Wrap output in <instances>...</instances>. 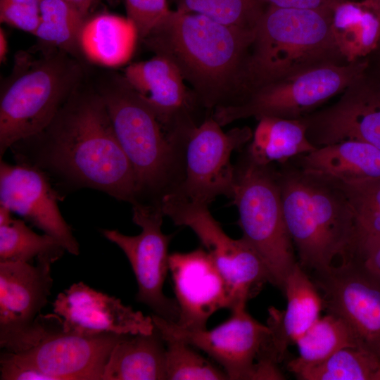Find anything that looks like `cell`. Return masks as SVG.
I'll return each instance as SVG.
<instances>
[{
    "label": "cell",
    "mask_w": 380,
    "mask_h": 380,
    "mask_svg": "<svg viewBox=\"0 0 380 380\" xmlns=\"http://www.w3.org/2000/svg\"><path fill=\"white\" fill-rule=\"evenodd\" d=\"M15 144L18 162L51 173L75 188H91L131 204L137 201L132 165L100 94L75 95L39 134Z\"/></svg>",
    "instance_id": "obj_1"
},
{
    "label": "cell",
    "mask_w": 380,
    "mask_h": 380,
    "mask_svg": "<svg viewBox=\"0 0 380 380\" xmlns=\"http://www.w3.org/2000/svg\"><path fill=\"white\" fill-rule=\"evenodd\" d=\"M255 35V28L176 9L141 41L176 65L198 104L215 110L239 101Z\"/></svg>",
    "instance_id": "obj_2"
},
{
    "label": "cell",
    "mask_w": 380,
    "mask_h": 380,
    "mask_svg": "<svg viewBox=\"0 0 380 380\" xmlns=\"http://www.w3.org/2000/svg\"><path fill=\"white\" fill-rule=\"evenodd\" d=\"M333 9L267 6L255 27L238 103L267 84L318 66L348 63L332 32Z\"/></svg>",
    "instance_id": "obj_3"
},
{
    "label": "cell",
    "mask_w": 380,
    "mask_h": 380,
    "mask_svg": "<svg viewBox=\"0 0 380 380\" xmlns=\"http://www.w3.org/2000/svg\"><path fill=\"white\" fill-rule=\"evenodd\" d=\"M286 227L299 265L312 273L353 256L357 245L355 213L343 191L298 167L277 171Z\"/></svg>",
    "instance_id": "obj_4"
},
{
    "label": "cell",
    "mask_w": 380,
    "mask_h": 380,
    "mask_svg": "<svg viewBox=\"0 0 380 380\" xmlns=\"http://www.w3.org/2000/svg\"><path fill=\"white\" fill-rule=\"evenodd\" d=\"M99 94L133 168L136 202L160 204L162 198L175 192L183 181L186 142L167 134L153 111L123 77Z\"/></svg>",
    "instance_id": "obj_5"
},
{
    "label": "cell",
    "mask_w": 380,
    "mask_h": 380,
    "mask_svg": "<svg viewBox=\"0 0 380 380\" xmlns=\"http://www.w3.org/2000/svg\"><path fill=\"white\" fill-rule=\"evenodd\" d=\"M13 77L1 94L0 158L15 144L45 129L75 93L80 70L64 54L37 60L19 57Z\"/></svg>",
    "instance_id": "obj_6"
},
{
    "label": "cell",
    "mask_w": 380,
    "mask_h": 380,
    "mask_svg": "<svg viewBox=\"0 0 380 380\" xmlns=\"http://www.w3.org/2000/svg\"><path fill=\"white\" fill-rule=\"evenodd\" d=\"M231 199L238 210L242 238L261 258L270 283L283 292L298 260L285 222L277 171L246 155L236 166Z\"/></svg>",
    "instance_id": "obj_7"
},
{
    "label": "cell",
    "mask_w": 380,
    "mask_h": 380,
    "mask_svg": "<svg viewBox=\"0 0 380 380\" xmlns=\"http://www.w3.org/2000/svg\"><path fill=\"white\" fill-rule=\"evenodd\" d=\"M366 65L363 58L313 68L260 87L237 104L215 108L212 115L221 126L248 118L299 119L343 92Z\"/></svg>",
    "instance_id": "obj_8"
},
{
    "label": "cell",
    "mask_w": 380,
    "mask_h": 380,
    "mask_svg": "<svg viewBox=\"0 0 380 380\" xmlns=\"http://www.w3.org/2000/svg\"><path fill=\"white\" fill-rule=\"evenodd\" d=\"M55 260L37 258L26 262H0V346L17 353L36 345L61 317L42 315L53 286L51 265Z\"/></svg>",
    "instance_id": "obj_9"
},
{
    "label": "cell",
    "mask_w": 380,
    "mask_h": 380,
    "mask_svg": "<svg viewBox=\"0 0 380 380\" xmlns=\"http://www.w3.org/2000/svg\"><path fill=\"white\" fill-rule=\"evenodd\" d=\"M160 205L175 224L187 227L197 236L225 279L234 307L247 303L270 282L267 269L255 251L243 238L229 236L210 213L208 205L169 194Z\"/></svg>",
    "instance_id": "obj_10"
},
{
    "label": "cell",
    "mask_w": 380,
    "mask_h": 380,
    "mask_svg": "<svg viewBox=\"0 0 380 380\" xmlns=\"http://www.w3.org/2000/svg\"><path fill=\"white\" fill-rule=\"evenodd\" d=\"M230 317L211 330L182 327L151 315L163 338L179 339L205 353L223 367L229 379H256L257 362L270 359L271 330L246 310V303L232 310Z\"/></svg>",
    "instance_id": "obj_11"
},
{
    "label": "cell",
    "mask_w": 380,
    "mask_h": 380,
    "mask_svg": "<svg viewBox=\"0 0 380 380\" xmlns=\"http://www.w3.org/2000/svg\"><path fill=\"white\" fill-rule=\"evenodd\" d=\"M312 274L323 310L341 319L358 347L380 361V277L355 255Z\"/></svg>",
    "instance_id": "obj_12"
},
{
    "label": "cell",
    "mask_w": 380,
    "mask_h": 380,
    "mask_svg": "<svg viewBox=\"0 0 380 380\" xmlns=\"http://www.w3.org/2000/svg\"><path fill=\"white\" fill-rule=\"evenodd\" d=\"M213 115L189 132L184 154V177L173 193L190 201L209 205L217 197L232 198L236 166L231 162L234 151L252 139L248 127L224 132Z\"/></svg>",
    "instance_id": "obj_13"
},
{
    "label": "cell",
    "mask_w": 380,
    "mask_h": 380,
    "mask_svg": "<svg viewBox=\"0 0 380 380\" xmlns=\"http://www.w3.org/2000/svg\"><path fill=\"white\" fill-rule=\"evenodd\" d=\"M132 205V220L141 227L140 234L128 236L117 229H102L101 233L127 258L137 283V300L150 308L153 314L177 322L178 304L163 291L169 270L168 247L172 238V234L162 231L165 215L159 204L136 202Z\"/></svg>",
    "instance_id": "obj_14"
},
{
    "label": "cell",
    "mask_w": 380,
    "mask_h": 380,
    "mask_svg": "<svg viewBox=\"0 0 380 380\" xmlns=\"http://www.w3.org/2000/svg\"><path fill=\"white\" fill-rule=\"evenodd\" d=\"M123 335L66 332L61 319L36 345L11 353L50 380H102L111 350Z\"/></svg>",
    "instance_id": "obj_15"
},
{
    "label": "cell",
    "mask_w": 380,
    "mask_h": 380,
    "mask_svg": "<svg viewBox=\"0 0 380 380\" xmlns=\"http://www.w3.org/2000/svg\"><path fill=\"white\" fill-rule=\"evenodd\" d=\"M59 199L43 170L30 163L11 165L1 159L0 205L54 237L69 253L77 255L79 243L61 215Z\"/></svg>",
    "instance_id": "obj_16"
},
{
    "label": "cell",
    "mask_w": 380,
    "mask_h": 380,
    "mask_svg": "<svg viewBox=\"0 0 380 380\" xmlns=\"http://www.w3.org/2000/svg\"><path fill=\"white\" fill-rule=\"evenodd\" d=\"M334 104L300 119L315 146L345 141L368 143L380 150V87L363 75Z\"/></svg>",
    "instance_id": "obj_17"
},
{
    "label": "cell",
    "mask_w": 380,
    "mask_h": 380,
    "mask_svg": "<svg viewBox=\"0 0 380 380\" xmlns=\"http://www.w3.org/2000/svg\"><path fill=\"white\" fill-rule=\"evenodd\" d=\"M168 263L179 311L176 324L205 329L215 312L234 307L226 281L205 248L171 253Z\"/></svg>",
    "instance_id": "obj_18"
},
{
    "label": "cell",
    "mask_w": 380,
    "mask_h": 380,
    "mask_svg": "<svg viewBox=\"0 0 380 380\" xmlns=\"http://www.w3.org/2000/svg\"><path fill=\"white\" fill-rule=\"evenodd\" d=\"M123 77L153 111L167 134L185 141L190 130L198 125L191 115L194 103L197 101L189 94L176 65L156 55L128 65Z\"/></svg>",
    "instance_id": "obj_19"
},
{
    "label": "cell",
    "mask_w": 380,
    "mask_h": 380,
    "mask_svg": "<svg viewBox=\"0 0 380 380\" xmlns=\"http://www.w3.org/2000/svg\"><path fill=\"white\" fill-rule=\"evenodd\" d=\"M53 310L62 319L63 331L82 335L150 334L155 329L151 315L146 316L82 281L58 293Z\"/></svg>",
    "instance_id": "obj_20"
},
{
    "label": "cell",
    "mask_w": 380,
    "mask_h": 380,
    "mask_svg": "<svg viewBox=\"0 0 380 380\" xmlns=\"http://www.w3.org/2000/svg\"><path fill=\"white\" fill-rule=\"evenodd\" d=\"M283 293L286 298V308L268 310L270 354L278 363L284 358L289 346L296 344L320 317L323 310L322 298L317 286L298 262L286 278Z\"/></svg>",
    "instance_id": "obj_21"
},
{
    "label": "cell",
    "mask_w": 380,
    "mask_h": 380,
    "mask_svg": "<svg viewBox=\"0 0 380 380\" xmlns=\"http://www.w3.org/2000/svg\"><path fill=\"white\" fill-rule=\"evenodd\" d=\"M296 158L302 171L336 186L380 177V150L360 141L322 146Z\"/></svg>",
    "instance_id": "obj_22"
},
{
    "label": "cell",
    "mask_w": 380,
    "mask_h": 380,
    "mask_svg": "<svg viewBox=\"0 0 380 380\" xmlns=\"http://www.w3.org/2000/svg\"><path fill=\"white\" fill-rule=\"evenodd\" d=\"M163 379L165 343L155 327L150 334H124L111 350L102 380Z\"/></svg>",
    "instance_id": "obj_23"
},
{
    "label": "cell",
    "mask_w": 380,
    "mask_h": 380,
    "mask_svg": "<svg viewBox=\"0 0 380 380\" xmlns=\"http://www.w3.org/2000/svg\"><path fill=\"white\" fill-rule=\"evenodd\" d=\"M138 39L137 30L127 17L102 13L85 20L78 44L89 61L115 68L128 63Z\"/></svg>",
    "instance_id": "obj_24"
},
{
    "label": "cell",
    "mask_w": 380,
    "mask_h": 380,
    "mask_svg": "<svg viewBox=\"0 0 380 380\" xmlns=\"http://www.w3.org/2000/svg\"><path fill=\"white\" fill-rule=\"evenodd\" d=\"M246 155L257 164H285L293 158L316 149L299 119L265 116L258 119Z\"/></svg>",
    "instance_id": "obj_25"
},
{
    "label": "cell",
    "mask_w": 380,
    "mask_h": 380,
    "mask_svg": "<svg viewBox=\"0 0 380 380\" xmlns=\"http://www.w3.org/2000/svg\"><path fill=\"white\" fill-rule=\"evenodd\" d=\"M332 32L347 62L366 58L380 40V17L368 0L355 3L346 0L332 13Z\"/></svg>",
    "instance_id": "obj_26"
},
{
    "label": "cell",
    "mask_w": 380,
    "mask_h": 380,
    "mask_svg": "<svg viewBox=\"0 0 380 380\" xmlns=\"http://www.w3.org/2000/svg\"><path fill=\"white\" fill-rule=\"evenodd\" d=\"M297 357L287 365L294 375L314 367L345 347H358L348 326L339 317L327 313L319 317L296 341Z\"/></svg>",
    "instance_id": "obj_27"
},
{
    "label": "cell",
    "mask_w": 380,
    "mask_h": 380,
    "mask_svg": "<svg viewBox=\"0 0 380 380\" xmlns=\"http://www.w3.org/2000/svg\"><path fill=\"white\" fill-rule=\"evenodd\" d=\"M11 213L0 205V262H30L39 257L57 261L62 257L66 251L54 237L37 234Z\"/></svg>",
    "instance_id": "obj_28"
},
{
    "label": "cell",
    "mask_w": 380,
    "mask_h": 380,
    "mask_svg": "<svg viewBox=\"0 0 380 380\" xmlns=\"http://www.w3.org/2000/svg\"><path fill=\"white\" fill-rule=\"evenodd\" d=\"M40 22L34 33L42 42L70 53L79 49L81 29L87 20L66 0H40Z\"/></svg>",
    "instance_id": "obj_29"
},
{
    "label": "cell",
    "mask_w": 380,
    "mask_h": 380,
    "mask_svg": "<svg viewBox=\"0 0 380 380\" xmlns=\"http://www.w3.org/2000/svg\"><path fill=\"white\" fill-rule=\"evenodd\" d=\"M380 361L357 347H345L295 376L300 380H376Z\"/></svg>",
    "instance_id": "obj_30"
},
{
    "label": "cell",
    "mask_w": 380,
    "mask_h": 380,
    "mask_svg": "<svg viewBox=\"0 0 380 380\" xmlns=\"http://www.w3.org/2000/svg\"><path fill=\"white\" fill-rule=\"evenodd\" d=\"M163 339L165 343L166 379H229L224 370L201 355L192 346L179 339Z\"/></svg>",
    "instance_id": "obj_31"
},
{
    "label": "cell",
    "mask_w": 380,
    "mask_h": 380,
    "mask_svg": "<svg viewBox=\"0 0 380 380\" xmlns=\"http://www.w3.org/2000/svg\"><path fill=\"white\" fill-rule=\"evenodd\" d=\"M265 8L256 0H177V8L246 29L255 28Z\"/></svg>",
    "instance_id": "obj_32"
},
{
    "label": "cell",
    "mask_w": 380,
    "mask_h": 380,
    "mask_svg": "<svg viewBox=\"0 0 380 380\" xmlns=\"http://www.w3.org/2000/svg\"><path fill=\"white\" fill-rule=\"evenodd\" d=\"M336 186L343 191L355 213L357 242L366 236H379L380 177Z\"/></svg>",
    "instance_id": "obj_33"
},
{
    "label": "cell",
    "mask_w": 380,
    "mask_h": 380,
    "mask_svg": "<svg viewBox=\"0 0 380 380\" xmlns=\"http://www.w3.org/2000/svg\"><path fill=\"white\" fill-rule=\"evenodd\" d=\"M127 17L134 24L143 40L163 23L171 10L167 0H126Z\"/></svg>",
    "instance_id": "obj_34"
},
{
    "label": "cell",
    "mask_w": 380,
    "mask_h": 380,
    "mask_svg": "<svg viewBox=\"0 0 380 380\" xmlns=\"http://www.w3.org/2000/svg\"><path fill=\"white\" fill-rule=\"evenodd\" d=\"M40 0H0L1 23L34 34L40 22Z\"/></svg>",
    "instance_id": "obj_35"
},
{
    "label": "cell",
    "mask_w": 380,
    "mask_h": 380,
    "mask_svg": "<svg viewBox=\"0 0 380 380\" xmlns=\"http://www.w3.org/2000/svg\"><path fill=\"white\" fill-rule=\"evenodd\" d=\"M354 255L380 277V235L366 236L360 239Z\"/></svg>",
    "instance_id": "obj_36"
},
{
    "label": "cell",
    "mask_w": 380,
    "mask_h": 380,
    "mask_svg": "<svg viewBox=\"0 0 380 380\" xmlns=\"http://www.w3.org/2000/svg\"><path fill=\"white\" fill-rule=\"evenodd\" d=\"M264 7L325 9L334 8L346 0H256Z\"/></svg>",
    "instance_id": "obj_37"
},
{
    "label": "cell",
    "mask_w": 380,
    "mask_h": 380,
    "mask_svg": "<svg viewBox=\"0 0 380 380\" xmlns=\"http://www.w3.org/2000/svg\"><path fill=\"white\" fill-rule=\"evenodd\" d=\"M365 59L367 65L363 75L380 87V40L376 48Z\"/></svg>",
    "instance_id": "obj_38"
},
{
    "label": "cell",
    "mask_w": 380,
    "mask_h": 380,
    "mask_svg": "<svg viewBox=\"0 0 380 380\" xmlns=\"http://www.w3.org/2000/svg\"><path fill=\"white\" fill-rule=\"evenodd\" d=\"M75 8H77L82 14L86 18L91 7L99 0H66Z\"/></svg>",
    "instance_id": "obj_39"
},
{
    "label": "cell",
    "mask_w": 380,
    "mask_h": 380,
    "mask_svg": "<svg viewBox=\"0 0 380 380\" xmlns=\"http://www.w3.org/2000/svg\"><path fill=\"white\" fill-rule=\"evenodd\" d=\"M8 53V41L4 31L0 30V60L4 61Z\"/></svg>",
    "instance_id": "obj_40"
},
{
    "label": "cell",
    "mask_w": 380,
    "mask_h": 380,
    "mask_svg": "<svg viewBox=\"0 0 380 380\" xmlns=\"http://www.w3.org/2000/svg\"><path fill=\"white\" fill-rule=\"evenodd\" d=\"M380 17V0H368Z\"/></svg>",
    "instance_id": "obj_41"
},
{
    "label": "cell",
    "mask_w": 380,
    "mask_h": 380,
    "mask_svg": "<svg viewBox=\"0 0 380 380\" xmlns=\"http://www.w3.org/2000/svg\"><path fill=\"white\" fill-rule=\"evenodd\" d=\"M376 380H380V371L379 372V373L377 374Z\"/></svg>",
    "instance_id": "obj_42"
}]
</instances>
